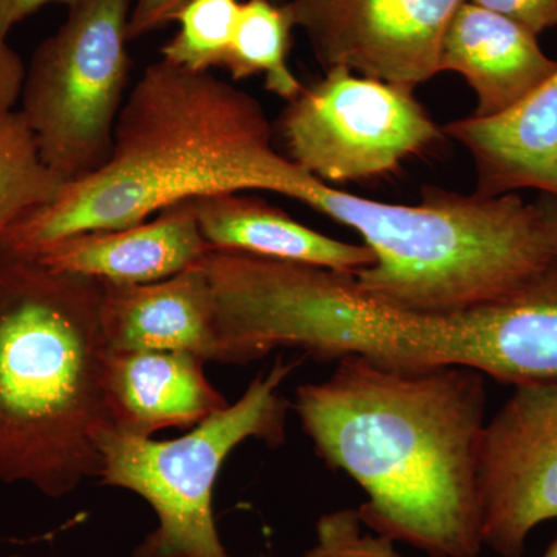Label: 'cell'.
<instances>
[{
  "label": "cell",
  "mask_w": 557,
  "mask_h": 557,
  "mask_svg": "<svg viewBox=\"0 0 557 557\" xmlns=\"http://www.w3.org/2000/svg\"><path fill=\"white\" fill-rule=\"evenodd\" d=\"M486 399L478 370L346 357L296 388L293 409L325 465L364 491L366 527L431 557H478Z\"/></svg>",
  "instance_id": "cell-1"
},
{
  "label": "cell",
  "mask_w": 557,
  "mask_h": 557,
  "mask_svg": "<svg viewBox=\"0 0 557 557\" xmlns=\"http://www.w3.org/2000/svg\"><path fill=\"white\" fill-rule=\"evenodd\" d=\"M276 156L255 97L211 70L160 58L127 91L108 161L17 219L0 237V258L33 260L75 234L126 228L215 194L263 190Z\"/></svg>",
  "instance_id": "cell-2"
},
{
  "label": "cell",
  "mask_w": 557,
  "mask_h": 557,
  "mask_svg": "<svg viewBox=\"0 0 557 557\" xmlns=\"http://www.w3.org/2000/svg\"><path fill=\"white\" fill-rule=\"evenodd\" d=\"M97 278L0 258V480L62 498L98 480L112 429Z\"/></svg>",
  "instance_id": "cell-3"
},
{
  "label": "cell",
  "mask_w": 557,
  "mask_h": 557,
  "mask_svg": "<svg viewBox=\"0 0 557 557\" xmlns=\"http://www.w3.org/2000/svg\"><path fill=\"white\" fill-rule=\"evenodd\" d=\"M420 205L362 199L296 164L284 196L361 234L375 262L359 288L398 309L456 311L490 302L555 259L534 205L426 186Z\"/></svg>",
  "instance_id": "cell-4"
},
{
  "label": "cell",
  "mask_w": 557,
  "mask_h": 557,
  "mask_svg": "<svg viewBox=\"0 0 557 557\" xmlns=\"http://www.w3.org/2000/svg\"><path fill=\"white\" fill-rule=\"evenodd\" d=\"M295 368L278 358L234 405L182 437H131L113 429L101 435L98 480L137 494L156 512L157 527L132 557H233L215 525V483L226 458L247 440L284 445L289 403L281 386Z\"/></svg>",
  "instance_id": "cell-5"
},
{
  "label": "cell",
  "mask_w": 557,
  "mask_h": 557,
  "mask_svg": "<svg viewBox=\"0 0 557 557\" xmlns=\"http://www.w3.org/2000/svg\"><path fill=\"white\" fill-rule=\"evenodd\" d=\"M134 0H73L33 53L20 112L40 159L64 183L89 177L112 152L127 97Z\"/></svg>",
  "instance_id": "cell-6"
},
{
  "label": "cell",
  "mask_w": 557,
  "mask_h": 557,
  "mask_svg": "<svg viewBox=\"0 0 557 557\" xmlns=\"http://www.w3.org/2000/svg\"><path fill=\"white\" fill-rule=\"evenodd\" d=\"M277 132L285 157L325 183L394 174L443 134L413 90L346 67L304 86L282 110Z\"/></svg>",
  "instance_id": "cell-7"
},
{
  "label": "cell",
  "mask_w": 557,
  "mask_h": 557,
  "mask_svg": "<svg viewBox=\"0 0 557 557\" xmlns=\"http://www.w3.org/2000/svg\"><path fill=\"white\" fill-rule=\"evenodd\" d=\"M479 487L483 547L523 557L531 531L557 519V381L516 387L487 421Z\"/></svg>",
  "instance_id": "cell-8"
},
{
  "label": "cell",
  "mask_w": 557,
  "mask_h": 557,
  "mask_svg": "<svg viewBox=\"0 0 557 557\" xmlns=\"http://www.w3.org/2000/svg\"><path fill=\"white\" fill-rule=\"evenodd\" d=\"M465 0H289L319 64L413 90L440 73L443 38Z\"/></svg>",
  "instance_id": "cell-9"
},
{
  "label": "cell",
  "mask_w": 557,
  "mask_h": 557,
  "mask_svg": "<svg viewBox=\"0 0 557 557\" xmlns=\"http://www.w3.org/2000/svg\"><path fill=\"white\" fill-rule=\"evenodd\" d=\"M101 330L109 351H186L225 364L218 300L203 262L149 284H104Z\"/></svg>",
  "instance_id": "cell-10"
},
{
  "label": "cell",
  "mask_w": 557,
  "mask_h": 557,
  "mask_svg": "<svg viewBox=\"0 0 557 557\" xmlns=\"http://www.w3.org/2000/svg\"><path fill=\"white\" fill-rule=\"evenodd\" d=\"M211 249L186 201L126 228L65 237L33 260L104 284L132 285L175 276L203 262Z\"/></svg>",
  "instance_id": "cell-11"
},
{
  "label": "cell",
  "mask_w": 557,
  "mask_h": 557,
  "mask_svg": "<svg viewBox=\"0 0 557 557\" xmlns=\"http://www.w3.org/2000/svg\"><path fill=\"white\" fill-rule=\"evenodd\" d=\"M205 364L186 351H109L106 398L113 431L152 438L164 429L189 431L228 408Z\"/></svg>",
  "instance_id": "cell-12"
},
{
  "label": "cell",
  "mask_w": 557,
  "mask_h": 557,
  "mask_svg": "<svg viewBox=\"0 0 557 557\" xmlns=\"http://www.w3.org/2000/svg\"><path fill=\"white\" fill-rule=\"evenodd\" d=\"M442 132L474 160L475 194L537 189L557 199V70L505 112L453 121Z\"/></svg>",
  "instance_id": "cell-13"
},
{
  "label": "cell",
  "mask_w": 557,
  "mask_h": 557,
  "mask_svg": "<svg viewBox=\"0 0 557 557\" xmlns=\"http://www.w3.org/2000/svg\"><path fill=\"white\" fill-rule=\"evenodd\" d=\"M557 70L533 35L497 11L465 0L442 44L440 72H456L478 97L474 116L498 115Z\"/></svg>",
  "instance_id": "cell-14"
},
{
  "label": "cell",
  "mask_w": 557,
  "mask_h": 557,
  "mask_svg": "<svg viewBox=\"0 0 557 557\" xmlns=\"http://www.w3.org/2000/svg\"><path fill=\"white\" fill-rule=\"evenodd\" d=\"M201 236L212 249L302 263L355 274L375 262L372 249L333 239L289 218L267 201L242 193L190 201Z\"/></svg>",
  "instance_id": "cell-15"
},
{
  "label": "cell",
  "mask_w": 557,
  "mask_h": 557,
  "mask_svg": "<svg viewBox=\"0 0 557 557\" xmlns=\"http://www.w3.org/2000/svg\"><path fill=\"white\" fill-rule=\"evenodd\" d=\"M293 27L287 5L274 0H245L223 67L237 81L263 75L267 90L293 100L304 89L287 62Z\"/></svg>",
  "instance_id": "cell-16"
},
{
  "label": "cell",
  "mask_w": 557,
  "mask_h": 557,
  "mask_svg": "<svg viewBox=\"0 0 557 557\" xmlns=\"http://www.w3.org/2000/svg\"><path fill=\"white\" fill-rule=\"evenodd\" d=\"M62 185L40 159L20 110L0 121V237L25 212L53 199Z\"/></svg>",
  "instance_id": "cell-17"
},
{
  "label": "cell",
  "mask_w": 557,
  "mask_h": 557,
  "mask_svg": "<svg viewBox=\"0 0 557 557\" xmlns=\"http://www.w3.org/2000/svg\"><path fill=\"white\" fill-rule=\"evenodd\" d=\"M240 0H189L174 16L178 32L161 47V58L190 70L223 67L228 58Z\"/></svg>",
  "instance_id": "cell-18"
},
{
  "label": "cell",
  "mask_w": 557,
  "mask_h": 557,
  "mask_svg": "<svg viewBox=\"0 0 557 557\" xmlns=\"http://www.w3.org/2000/svg\"><path fill=\"white\" fill-rule=\"evenodd\" d=\"M395 544L366 527L358 509L343 508L318 519L314 544L300 557H405Z\"/></svg>",
  "instance_id": "cell-19"
},
{
  "label": "cell",
  "mask_w": 557,
  "mask_h": 557,
  "mask_svg": "<svg viewBox=\"0 0 557 557\" xmlns=\"http://www.w3.org/2000/svg\"><path fill=\"white\" fill-rule=\"evenodd\" d=\"M518 22L533 35L557 27V0H469Z\"/></svg>",
  "instance_id": "cell-20"
},
{
  "label": "cell",
  "mask_w": 557,
  "mask_h": 557,
  "mask_svg": "<svg viewBox=\"0 0 557 557\" xmlns=\"http://www.w3.org/2000/svg\"><path fill=\"white\" fill-rule=\"evenodd\" d=\"M27 67L7 38L0 35V121L16 112L24 89Z\"/></svg>",
  "instance_id": "cell-21"
},
{
  "label": "cell",
  "mask_w": 557,
  "mask_h": 557,
  "mask_svg": "<svg viewBox=\"0 0 557 557\" xmlns=\"http://www.w3.org/2000/svg\"><path fill=\"white\" fill-rule=\"evenodd\" d=\"M189 0H134L129 20V39H138L174 21Z\"/></svg>",
  "instance_id": "cell-22"
},
{
  "label": "cell",
  "mask_w": 557,
  "mask_h": 557,
  "mask_svg": "<svg viewBox=\"0 0 557 557\" xmlns=\"http://www.w3.org/2000/svg\"><path fill=\"white\" fill-rule=\"evenodd\" d=\"M72 2L73 0H0V35L9 38L10 32L16 25L49 3H65L69 7Z\"/></svg>",
  "instance_id": "cell-23"
},
{
  "label": "cell",
  "mask_w": 557,
  "mask_h": 557,
  "mask_svg": "<svg viewBox=\"0 0 557 557\" xmlns=\"http://www.w3.org/2000/svg\"><path fill=\"white\" fill-rule=\"evenodd\" d=\"M534 205H536L545 231H547L549 247H552L553 255L557 258V199L542 194L541 199Z\"/></svg>",
  "instance_id": "cell-24"
},
{
  "label": "cell",
  "mask_w": 557,
  "mask_h": 557,
  "mask_svg": "<svg viewBox=\"0 0 557 557\" xmlns=\"http://www.w3.org/2000/svg\"><path fill=\"white\" fill-rule=\"evenodd\" d=\"M542 557H557V539L555 542H553L552 547L547 549V553H545Z\"/></svg>",
  "instance_id": "cell-25"
},
{
  "label": "cell",
  "mask_w": 557,
  "mask_h": 557,
  "mask_svg": "<svg viewBox=\"0 0 557 557\" xmlns=\"http://www.w3.org/2000/svg\"><path fill=\"white\" fill-rule=\"evenodd\" d=\"M249 557H274V556H270V555H258V556H249Z\"/></svg>",
  "instance_id": "cell-26"
},
{
  "label": "cell",
  "mask_w": 557,
  "mask_h": 557,
  "mask_svg": "<svg viewBox=\"0 0 557 557\" xmlns=\"http://www.w3.org/2000/svg\"><path fill=\"white\" fill-rule=\"evenodd\" d=\"M11 557H25V556H11Z\"/></svg>",
  "instance_id": "cell-27"
}]
</instances>
